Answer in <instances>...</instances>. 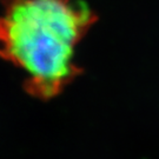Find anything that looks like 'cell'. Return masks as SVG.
Listing matches in <instances>:
<instances>
[{
    "mask_svg": "<svg viewBox=\"0 0 159 159\" xmlns=\"http://www.w3.org/2000/svg\"><path fill=\"white\" fill-rule=\"evenodd\" d=\"M0 59L25 74L33 98L58 97L83 73L77 46L98 16L81 0H1Z\"/></svg>",
    "mask_w": 159,
    "mask_h": 159,
    "instance_id": "obj_1",
    "label": "cell"
}]
</instances>
